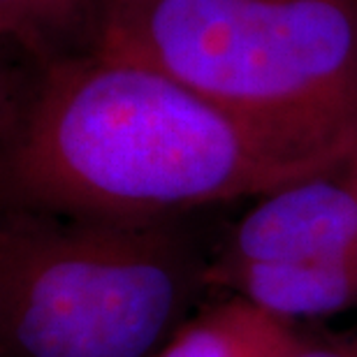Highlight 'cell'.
<instances>
[{
	"label": "cell",
	"instance_id": "obj_1",
	"mask_svg": "<svg viewBox=\"0 0 357 357\" xmlns=\"http://www.w3.org/2000/svg\"><path fill=\"white\" fill-rule=\"evenodd\" d=\"M3 209L176 218L323 167L144 63L19 59L0 89Z\"/></svg>",
	"mask_w": 357,
	"mask_h": 357
},
{
	"label": "cell",
	"instance_id": "obj_2",
	"mask_svg": "<svg viewBox=\"0 0 357 357\" xmlns=\"http://www.w3.org/2000/svg\"><path fill=\"white\" fill-rule=\"evenodd\" d=\"M102 54L162 70L323 169L357 149V0H155Z\"/></svg>",
	"mask_w": 357,
	"mask_h": 357
},
{
	"label": "cell",
	"instance_id": "obj_3",
	"mask_svg": "<svg viewBox=\"0 0 357 357\" xmlns=\"http://www.w3.org/2000/svg\"><path fill=\"white\" fill-rule=\"evenodd\" d=\"M174 218L3 209L0 355L155 357L206 290Z\"/></svg>",
	"mask_w": 357,
	"mask_h": 357
},
{
	"label": "cell",
	"instance_id": "obj_4",
	"mask_svg": "<svg viewBox=\"0 0 357 357\" xmlns=\"http://www.w3.org/2000/svg\"><path fill=\"white\" fill-rule=\"evenodd\" d=\"M227 262H357V185L344 165L262 195L216 255Z\"/></svg>",
	"mask_w": 357,
	"mask_h": 357
},
{
	"label": "cell",
	"instance_id": "obj_5",
	"mask_svg": "<svg viewBox=\"0 0 357 357\" xmlns=\"http://www.w3.org/2000/svg\"><path fill=\"white\" fill-rule=\"evenodd\" d=\"M206 288L230 292L278 320L325 318L357 306V262L288 265L227 262L213 258L204 269Z\"/></svg>",
	"mask_w": 357,
	"mask_h": 357
},
{
	"label": "cell",
	"instance_id": "obj_6",
	"mask_svg": "<svg viewBox=\"0 0 357 357\" xmlns=\"http://www.w3.org/2000/svg\"><path fill=\"white\" fill-rule=\"evenodd\" d=\"M0 33L19 59L49 63L102 54L109 26L100 0H0Z\"/></svg>",
	"mask_w": 357,
	"mask_h": 357
},
{
	"label": "cell",
	"instance_id": "obj_7",
	"mask_svg": "<svg viewBox=\"0 0 357 357\" xmlns=\"http://www.w3.org/2000/svg\"><path fill=\"white\" fill-rule=\"evenodd\" d=\"M304 339L241 297L190 318L155 357H292Z\"/></svg>",
	"mask_w": 357,
	"mask_h": 357
},
{
	"label": "cell",
	"instance_id": "obj_8",
	"mask_svg": "<svg viewBox=\"0 0 357 357\" xmlns=\"http://www.w3.org/2000/svg\"><path fill=\"white\" fill-rule=\"evenodd\" d=\"M100 3L105 7L107 26H109L107 45H105V49H107L112 42H116L123 38L126 33H130L132 28L146 17L155 0H100Z\"/></svg>",
	"mask_w": 357,
	"mask_h": 357
},
{
	"label": "cell",
	"instance_id": "obj_9",
	"mask_svg": "<svg viewBox=\"0 0 357 357\" xmlns=\"http://www.w3.org/2000/svg\"><path fill=\"white\" fill-rule=\"evenodd\" d=\"M292 357H357V327L327 341H304Z\"/></svg>",
	"mask_w": 357,
	"mask_h": 357
},
{
	"label": "cell",
	"instance_id": "obj_10",
	"mask_svg": "<svg viewBox=\"0 0 357 357\" xmlns=\"http://www.w3.org/2000/svg\"><path fill=\"white\" fill-rule=\"evenodd\" d=\"M344 172L348 174V178H351V181L357 185V149L355 151L348 155V160L344 162Z\"/></svg>",
	"mask_w": 357,
	"mask_h": 357
}]
</instances>
